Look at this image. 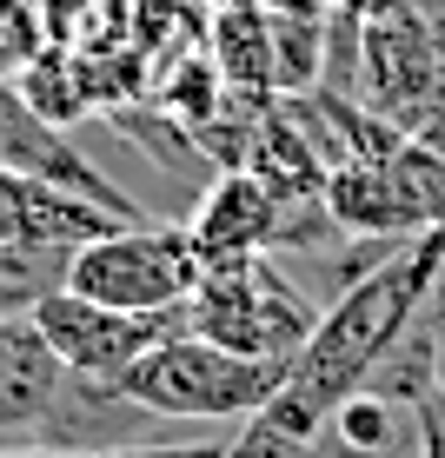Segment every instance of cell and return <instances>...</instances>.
<instances>
[{"mask_svg":"<svg viewBox=\"0 0 445 458\" xmlns=\"http://www.w3.org/2000/svg\"><path fill=\"white\" fill-rule=\"evenodd\" d=\"M60 386H67V366L54 359V345L34 326V312L0 319V432L34 438L40 419L54 412Z\"/></svg>","mask_w":445,"mask_h":458,"instance_id":"8","label":"cell"},{"mask_svg":"<svg viewBox=\"0 0 445 458\" xmlns=\"http://www.w3.org/2000/svg\"><path fill=\"white\" fill-rule=\"evenodd\" d=\"M312 319H320V299L306 286L266 259H240V266H213V273L193 286V299L180 306V333H193L219 352H240V359H286L306 345Z\"/></svg>","mask_w":445,"mask_h":458,"instance_id":"3","label":"cell"},{"mask_svg":"<svg viewBox=\"0 0 445 458\" xmlns=\"http://www.w3.org/2000/svg\"><path fill=\"white\" fill-rule=\"evenodd\" d=\"M67 259H73V246H54V240H7L0 246V319L34 312L47 293L67 286Z\"/></svg>","mask_w":445,"mask_h":458,"instance_id":"12","label":"cell"},{"mask_svg":"<svg viewBox=\"0 0 445 458\" xmlns=\"http://www.w3.org/2000/svg\"><path fill=\"white\" fill-rule=\"evenodd\" d=\"M320 207L332 213V226L353 233V240H412V233H425V219L412 207V193L399 186L392 160H339V166H326Z\"/></svg>","mask_w":445,"mask_h":458,"instance_id":"7","label":"cell"},{"mask_svg":"<svg viewBox=\"0 0 445 458\" xmlns=\"http://www.w3.org/2000/svg\"><path fill=\"white\" fill-rule=\"evenodd\" d=\"M47 47H54V40H47L34 0H0V81L27 73V67L47 54Z\"/></svg>","mask_w":445,"mask_h":458,"instance_id":"13","label":"cell"},{"mask_svg":"<svg viewBox=\"0 0 445 458\" xmlns=\"http://www.w3.org/2000/svg\"><path fill=\"white\" fill-rule=\"evenodd\" d=\"M213 452H219V438H213V445H200V452H193V458H213Z\"/></svg>","mask_w":445,"mask_h":458,"instance_id":"21","label":"cell"},{"mask_svg":"<svg viewBox=\"0 0 445 458\" xmlns=\"http://www.w3.org/2000/svg\"><path fill=\"white\" fill-rule=\"evenodd\" d=\"M279 193L266 180H252L246 166L213 173V186L193 199V219H186V240H193L200 266H240V259H266L279 240Z\"/></svg>","mask_w":445,"mask_h":458,"instance_id":"6","label":"cell"},{"mask_svg":"<svg viewBox=\"0 0 445 458\" xmlns=\"http://www.w3.org/2000/svg\"><path fill=\"white\" fill-rule=\"evenodd\" d=\"M200 7H206V13H213V7H227V0H200Z\"/></svg>","mask_w":445,"mask_h":458,"instance_id":"22","label":"cell"},{"mask_svg":"<svg viewBox=\"0 0 445 458\" xmlns=\"http://www.w3.org/2000/svg\"><path fill=\"white\" fill-rule=\"evenodd\" d=\"M114 386L153 419H193V425H246L252 412L273 405L286 386V359H240L219 352L193 333H167L153 352H140Z\"/></svg>","mask_w":445,"mask_h":458,"instance_id":"2","label":"cell"},{"mask_svg":"<svg viewBox=\"0 0 445 458\" xmlns=\"http://www.w3.org/2000/svg\"><path fill=\"white\" fill-rule=\"evenodd\" d=\"M93 7H100V0H34V13H40V27H47L54 47H73V34L93 21Z\"/></svg>","mask_w":445,"mask_h":458,"instance_id":"16","label":"cell"},{"mask_svg":"<svg viewBox=\"0 0 445 458\" xmlns=\"http://www.w3.org/2000/svg\"><path fill=\"white\" fill-rule=\"evenodd\" d=\"M13 93H21V106L47 126H60V133H73L93 100H87V81H81V60H73V47H47L27 73H13Z\"/></svg>","mask_w":445,"mask_h":458,"instance_id":"10","label":"cell"},{"mask_svg":"<svg viewBox=\"0 0 445 458\" xmlns=\"http://www.w3.org/2000/svg\"><path fill=\"white\" fill-rule=\"evenodd\" d=\"M392 7H406V0H326V13H339V21H353V27L379 21V13H392Z\"/></svg>","mask_w":445,"mask_h":458,"instance_id":"18","label":"cell"},{"mask_svg":"<svg viewBox=\"0 0 445 458\" xmlns=\"http://www.w3.org/2000/svg\"><path fill=\"white\" fill-rule=\"evenodd\" d=\"M312 458H372V452H353V445H339L332 432H320V438H312Z\"/></svg>","mask_w":445,"mask_h":458,"instance_id":"19","label":"cell"},{"mask_svg":"<svg viewBox=\"0 0 445 458\" xmlns=\"http://www.w3.org/2000/svg\"><path fill=\"white\" fill-rule=\"evenodd\" d=\"M213 458H312V438H299V432H286L279 419L252 412V419L240 425V438H227Z\"/></svg>","mask_w":445,"mask_h":458,"instance_id":"14","label":"cell"},{"mask_svg":"<svg viewBox=\"0 0 445 458\" xmlns=\"http://www.w3.org/2000/svg\"><path fill=\"white\" fill-rule=\"evenodd\" d=\"M200 445H140V452H73V445H40V438H27V445H0V458H193Z\"/></svg>","mask_w":445,"mask_h":458,"instance_id":"15","label":"cell"},{"mask_svg":"<svg viewBox=\"0 0 445 458\" xmlns=\"http://www.w3.org/2000/svg\"><path fill=\"white\" fill-rule=\"evenodd\" d=\"M206 60L227 81L233 100L266 106L273 100V13L260 0H227L206 13Z\"/></svg>","mask_w":445,"mask_h":458,"instance_id":"9","label":"cell"},{"mask_svg":"<svg viewBox=\"0 0 445 458\" xmlns=\"http://www.w3.org/2000/svg\"><path fill=\"white\" fill-rule=\"evenodd\" d=\"M200 279L206 266L186 226H167V219H126L100 240H81L67 259V293L114 312H180Z\"/></svg>","mask_w":445,"mask_h":458,"instance_id":"4","label":"cell"},{"mask_svg":"<svg viewBox=\"0 0 445 458\" xmlns=\"http://www.w3.org/2000/svg\"><path fill=\"white\" fill-rule=\"evenodd\" d=\"M412 419H419V458H445V392H425Z\"/></svg>","mask_w":445,"mask_h":458,"instance_id":"17","label":"cell"},{"mask_svg":"<svg viewBox=\"0 0 445 458\" xmlns=\"http://www.w3.org/2000/svg\"><path fill=\"white\" fill-rule=\"evenodd\" d=\"M34 326L73 378H120L140 352H153L167 333H180V312H114L60 286L34 306Z\"/></svg>","mask_w":445,"mask_h":458,"instance_id":"5","label":"cell"},{"mask_svg":"<svg viewBox=\"0 0 445 458\" xmlns=\"http://www.w3.org/2000/svg\"><path fill=\"white\" fill-rule=\"evenodd\" d=\"M266 13H326V0H260Z\"/></svg>","mask_w":445,"mask_h":458,"instance_id":"20","label":"cell"},{"mask_svg":"<svg viewBox=\"0 0 445 458\" xmlns=\"http://www.w3.org/2000/svg\"><path fill=\"white\" fill-rule=\"evenodd\" d=\"M326 81V13H273V100H306Z\"/></svg>","mask_w":445,"mask_h":458,"instance_id":"11","label":"cell"},{"mask_svg":"<svg viewBox=\"0 0 445 458\" xmlns=\"http://www.w3.org/2000/svg\"><path fill=\"white\" fill-rule=\"evenodd\" d=\"M439 273H445V233L425 226V233H412L392 259H379L365 279H353L339 299H326L306 345H299L293 366H286V386L273 392L266 419H279L286 432H299V438H320L332 405H339L346 392H359L365 378H372V366L399 345V333L419 319V306L432 299Z\"/></svg>","mask_w":445,"mask_h":458,"instance_id":"1","label":"cell"}]
</instances>
